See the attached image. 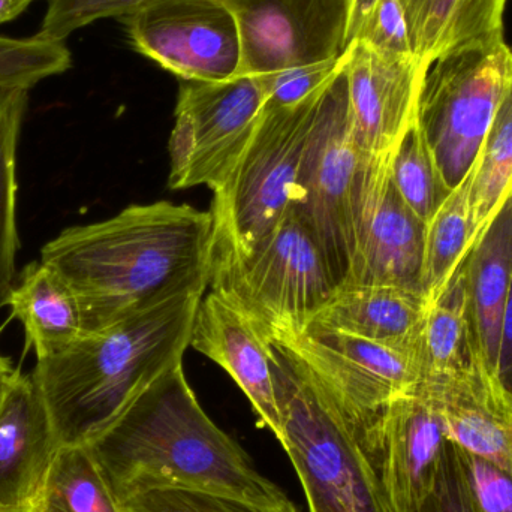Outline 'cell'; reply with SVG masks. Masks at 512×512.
<instances>
[{
	"mask_svg": "<svg viewBox=\"0 0 512 512\" xmlns=\"http://www.w3.org/2000/svg\"><path fill=\"white\" fill-rule=\"evenodd\" d=\"M512 77L505 41L442 54L421 87L417 125L448 191L465 182Z\"/></svg>",
	"mask_w": 512,
	"mask_h": 512,
	"instance_id": "7",
	"label": "cell"
},
{
	"mask_svg": "<svg viewBox=\"0 0 512 512\" xmlns=\"http://www.w3.org/2000/svg\"><path fill=\"white\" fill-rule=\"evenodd\" d=\"M512 197V77L469 173L472 248Z\"/></svg>",
	"mask_w": 512,
	"mask_h": 512,
	"instance_id": "24",
	"label": "cell"
},
{
	"mask_svg": "<svg viewBox=\"0 0 512 512\" xmlns=\"http://www.w3.org/2000/svg\"><path fill=\"white\" fill-rule=\"evenodd\" d=\"M354 41L364 42L390 56L415 57L408 21L400 0H376Z\"/></svg>",
	"mask_w": 512,
	"mask_h": 512,
	"instance_id": "32",
	"label": "cell"
},
{
	"mask_svg": "<svg viewBox=\"0 0 512 512\" xmlns=\"http://www.w3.org/2000/svg\"><path fill=\"white\" fill-rule=\"evenodd\" d=\"M427 307L423 292L414 289L340 286L310 324L388 345H417Z\"/></svg>",
	"mask_w": 512,
	"mask_h": 512,
	"instance_id": "20",
	"label": "cell"
},
{
	"mask_svg": "<svg viewBox=\"0 0 512 512\" xmlns=\"http://www.w3.org/2000/svg\"><path fill=\"white\" fill-rule=\"evenodd\" d=\"M29 512H123L87 445L60 447Z\"/></svg>",
	"mask_w": 512,
	"mask_h": 512,
	"instance_id": "25",
	"label": "cell"
},
{
	"mask_svg": "<svg viewBox=\"0 0 512 512\" xmlns=\"http://www.w3.org/2000/svg\"><path fill=\"white\" fill-rule=\"evenodd\" d=\"M382 512H421L438 480L448 439L435 402L417 388L358 427Z\"/></svg>",
	"mask_w": 512,
	"mask_h": 512,
	"instance_id": "12",
	"label": "cell"
},
{
	"mask_svg": "<svg viewBox=\"0 0 512 512\" xmlns=\"http://www.w3.org/2000/svg\"><path fill=\"white\" fill-rule=\"evenodd\" d=\"M15 372H17V369L12 366V361L0 354V405H2L3 397H5L6 390H8Z\"/></svg>",
	"mask_w": 512,
	"mask_h": 512,
	"instance_id": "38",
	"label": "cell"
},
{
	"mask_svg": "<svg viewBox=\"0 0 512 512\" xmlns=\"http://www.w3.org/2000/svg\"><path fill=\"white\" fill-rule=\"evenodd\" d=\"M122 20L132 48L182 81L240 74L239 27L222 0H147Z\"/></svg>",
	"mask_w": 512,
	"mask_h": 512,
	"instance_id": "11",
	"label": "cell"
},
{
	"mask_svg": "<svg viewBox=\"0 0 512 512\" xmlns=\"http://www.w3.org/2000/svg\"><path fill=\"white\" fill-rule=\"evenodd\" d=\"M328 81L291 107H264L245 149L212 189L213 254L251 251L292 212Z\"/></svg>",
	"mask_w": 512,
	"mask_h": 512,
	"instance_id": "5",
	"label": "cell"
},
{
	"mask_svg": "<svg viewBox=\"0 0 512 512\" xmlns=\"http://www.w3.org/2000/svg\"><path fill=\"white\" fill-rule=\"evenodd\" d=\"M209 285L267 339L303 330L337 291L324 256L294 212L251 251L212 254Z\"/></svg>",
	"mask_w": 512,
	"mask_h": 512,
	"instance_id": "6",
	"label": "cell"
},
{
	"mask_svg": "<svg viewBox=\"0 0 512 512\" xmlns=\"http://www.w3.org/2000/svg\"><path fill=\"white\" fill-rule=\"evenodd\" d=\"M510 48H511V53H512V47H510Z\"/></svg>",
	"mask_w": 512,
	"mask_h": 512,
	"instance_id": "39",
	"label": "cell"
},
{
	"mask_svg": "<svg viewBox=\"0 0 512 512\" xmlns=\"http://www.w3.org/2000/svg\"><path fill=\"white\" fill-rule=\"evenodd\" d=\"M498 375L505 387L512 391V283L507 306H505L504 319H502Z\"/></svg>",
	"mask_w": 512,
	"mask_h": 512,
	"instance_id": "35",
	"label": "cell"
},
{
	"mask_svg": "<svg viewBox=\"0 0 512 512\" xmlns=\"http://www.w3.org/2000/svg\"><path fill=\"white\" fill-rule=\"evenodd\" d=\"M26 89H0V310L15 285L18 249L17 146L27 107Z\"/></svg>",
	"mask_w": 512,
	"mask_h": 512,
	"instance_id": "26",
	"label": "cell"
},
{
	"mask_svg": "<svg viewBox=\"0 0 512 512\" xmlns=\"http://www.w3.org/2000/svg\"><path fill=\"white\" fill-rule=\"evenodd\" d=\"M201 298H171L36 360L30 375L60 447L89 444L159 376L183 364Z\"/></svg>",
	"mask_w": 512,
	"mask_h": 512,
	"instance_id": "3",
	"label": "cell"
},
{
	"mask_svg": "<svg viewBox=\"0 0 512 512\" xmlns=\"http://www.w3.org/2000/svg\"><path fill=\"white\" fill-rule=\"evenodd\" d=\"M477 352L469 324L463 261L438 300L427 307L418 339L420 385L439 384L457 375L469 366Z\"/></svg>",
	"mask_w": 512,
	"mask_h": 512,
	"instance_id": "23",
	"label": "cell"
},
{
	"mask_svg": "<svg viewBox=\"0 0 512 512\" xmlns=\"http://www.w3.org/2000/svg\"><path fill=\"white\" fill-rule=\"evenodd\" d=\"M472 249L469 218V176L457 186L427 224L423 288L427 303L438 300Z\"/></svg>",
	"mask_w": 512,
	"mask_h": 512,
	"instance_id": "27",
	"label": "cell"
},
{
	"mask_svg": "<svg viewBox=\"0 0 512 512\" xmlns=\"http://www.w3.org/2000/svg\"><path fill=\"white\" fill-rule=\"evenodd\" d=\"M457 450L478 511L512 512L511 475L483 457L475 456L459 447Z\"/></svg>",
	"mask_w": 512,
	"mask_h": 512,
	"instance_id": "34",
	"label": "cell"
},
{
	"mask_svg": "<svg viewBox=\"0 0 512 512\" xmlns=\"http://www.w3.org/2000/svg\"><path fill=\"white\" fill-rule=\"evenodd\" d=\"M465 271L472 340L498 375L502 319L512 283V197L466 256Z\"/></svg>",
	"mask_w": 512,
	"mask_h": 512,
	"instance_id": "19",
	"label": "cell"
},
{
	"mask_svg": "<svg viewBox=\"0 0 512 512\" xmlns=\"http://www.w3.org/2000/svg\"><path fill=\"white\" fill-rule=\"evenodd\" d=\"M508 0H400L414 56L430 68L442 54L484 42L505 41Z\"/></svg>",
	"mask_w": 512,
	"mask_h": 512,
	"instance_id": "22",
	"label": "cell"
},
{
	"mask_svg": "<svg viewBox=\"0 0 512 512\" xmlns=\"http://www.w3.org/2000/svg\"><path fill=\"white\" fill-rule=\"evenodd\" d=\"M376 0H352L351 18H349L348 27V41H346V48L354 41L358 29L363 24L364 18L369 14L370 9L375 5Z\"/></svg>",
	"mask_w": 512,
	"mask_h": 512,
	"instance_id": "36",
	"label": "cell"
},
{
	"mask_svg": "<svg viewBox=\"0 0 512 512\" xmlns=\"http://www.w3.org/2000/svg\"><path fill=\"white\" fill-rule=\"evenodd\" d=\"M119 504L153 490H197L295 507L204 412L183 364L159 376L87 444Z\"/></svg>",
	"mask_w": 512,
	"mask_h": 512,
	"instance_id": "2",
	"label": "cell"
},
{
	"mask_svg": "<svg viewBox=\"0 0 512 512\" xmlns=\"http://www.w3.org/2000/svg\"><path fill=\"white\" fill-rule=\"evenodd\" d=\"M351 6H352V0H351Z\"/></svg>",
	"mask_w": 512,
	"mask_h": 512,
	"instance_id": "40",
	"label": "cell"
},
{
	"mask_svg": "<svg viewBox=\"0 0 512 512\" xmlns=\"http://www.w3.org/2000/svg\"><path fill=\"white\" fill-rule=\"evenodd\" d=\"M189 346L227 370L246 394L259 424L280 436V418L270 366V340L239 307L210 292L201 298Z\"/></svg>",
	"mask_w": 512,
	"mask_h": 512,
	"instance_id": "17",
	"label": "cell"
},
{
	"mask_svg": "<svg viewBox=\"0 0 512 512\" xmlns=\"http://www.w3.org/2000/svg\"><path fill=\"white\" fill-rule=\"evenodd\" d=\"M47 11L38 36L65 42L72 33L104 18H123L147 0H45Z\"/></svg>",
	"mask_w": 512,
	"mask_h": 512,
	"instance_id": "31",
	"label": "cell"
},
{
	"mask_svg": "<svg viewBox=\"0 0 512 512\" xmlns=\"http://www.w3.org/2000/svg\"><path fill=\"white\" fill-rule=\"evenodd\" d=\"M123 512H298L297 507H262L231 496L197 490H153L122 504Z\"/></svg>",
	"mask_w": 512,
	"mask_h": 512,
	"instance_id": "30",
	"label": "cell"
},
{
	"mask_svg": "<svg viewBox=\"0 0 512 512\" xmlns=\"http://www.w3.org/2000/svg\"><path fill=\"white\" fill-rule=\"evenodd\" d=\"M391 159L367 158L360 153L354 252L342 286L387 285L423 292L427 225L394 188Z\"/></svg>",
	"mask_w": 512,
	"mask_h": 512,
	"instance_id": "14",
	"label": "cell"
},
{
	"mask_svg": "<svg viewBox=\"0 0 512 512\" xmlns=\"http://www.w3.org/2000/svg\"><path fill=\"white\" fill-rule=\"evenodd\" d=\"M390 176L400 198L426 225L451 194L439 174L417 120L391 159Z\"/></svg>",
	"mask_w": 512,
	"mask_h": 512,
	"instance_id": "28",
	"label": "cell"
},
{
	"mask_svg": "<svg viewBox=\"0 0 512 512\" xmlns=\"http://www.w3.org/2000/svg\"><path fill=\"white\" fill-rule=\"evenodd\" d=\"M60 445L33 381L17 369L0 405V512H29Z\"/></svg>",
	"mask_w": 512,
	"mask_h": 512,
	"instance_id": "18",
	"label": "cell"
},
{
	"mask_svg": "<svg viewBox=\"0 0 512 512\" xmlns=\"http://www.w3.org/2000/svg\"><path fill=\"white\" fill-rule=\"evenodd\" d=\"M360 152L352 137L345 53L325 87L307 143L292 212L309 231L337 288L351 267L354 204Z\"/></svg>",
	"mask_w": 512,
	"mask_h": 512,
	"instance_id": "8",
	"label": "cell"
},
{
	"mask_svg": "<svg viewBox=\"0 0 512 512\" xmlns=\"http://www.w3.org/2000/svg\"><path fill=\"white\" fill-rule=\"evenodd\" d=\"M268 340L277 441L297 472L309 512H382L357 424L291 349Z\"/></svg>",
	"mask_w": 512,
	"mask_h": 512,
	"instance_id": "4",
	"label": "cell"
},
{
	"mask_svg": "<svg viewBox=\"0 0 512 512\" xmlns=\"http://www.w3.org/2000/svg\"><path fill=\"white\" fill-rule=\"evenodd\" d=\"M71 51L65 42L38 35L26 39L0 36V89L30 90L39 81L71 68Z\"/></svg>",
	"mask_w": 512,
	"mask_h": 512,
	"instance_id": "29",
	"label": "cell"
},
{
	"mask_svg": "<svg viewBox=\"0 0 512 512\" xmlns=\"http://www.w3.org/2000/svg\"><path fill=\"white\" fill-rule=\"evenodd\" d=\"M236 18L243 74L336 62L346 51L351 0H222Z\"/></svg>",
	"mask_w": 512,
	"mask_h": 512,
	"instance_id": "13",
	"label": "cell"
},
{
	"mask_svg": "<svg viewBox=\"0 0 512 512\" xmlns=\"http://www.w3.org/2000/svg\"><path fill=\"white\" fill-rule=\"evenodd\" d=\"M427 71L415 57L390 56L361 41L346 48L349 123L361 155L393 158L417 120Z\"/></svg>",
	"mask_w": 512,
	"mask_h": 512,
	"instance_id": "15",
	"label": "cell"
},
{
	"mask_svg": "<svg viewBox=\"0 0 512 512\" xmlns=\"http://www.w3.org/2000/svg\"><path fill=\"white\" fill-rule=\"evenodd\" d=\"M212 254L210 212L158 201L66 228L42 248L41 261L71 286L86 334L179 295L204 294Z\"/></svg>",
	"mask_w": 512,
	"mask_h": 512,
	"instance_id": "1",
	"label": "cell"
},
{
	"mask_svg": "<svg viewBox=\"0 0 512 512\" xmlns=\"http://www.w3.org/2000/svg\"><path fill=\"white\" fill-rule=\"evenodd\" d=\"M12 316L23 325L36 360L54 357L84 334L80 304L71 286L50 265L30 262L8 298Z\"/></svg>",
	"mask_w": 512,
	"mask_h": 512,
	"instance_id": "21",
	"label": "cell"
},
{
	"mask_svg": "<svg viewBox=\"0 0 512 512\" xmlns=\"http://www.w3.org/2000/svg\"><path fill=\"white\" fill-rule=\"evenodd\" d=\"M418 388L435 402L448 441L512 477V391L480 352L457 375Z\"/></svg>",
	"mask_w": 512,
	"mask_h": 512,
	"instance_id": "16",
	"label": "cell"
},
{
	"mask_svg": "<svg viewBox=\"0 0 512 512\" xmlns=\"http://www.w3.org/2000/svg\"><path fill=\"white\" fill-rule=\"evenodd\" d=\"M265 93L254 75L182 81L170 137V188H215L254 134Z\"/></svg>",
	"mask_w": 512,
	"mask_h": 512,
	"instance_id": "9",
	"label": "cell"
},
{
	"mask_svg": "<svg viewBox=\"0 0 512 512\" xmlns=\"http://www.w3.org/2000/svg\"><path fill=\"white\" fill-rule=\"evenodd\" d=\"M271 339L318 376L358 427L421 384L418 343L388 345L313 324Z\"/></svg>",
	"mask_w": 512,
	"mask_h": 512,
	"instance_id": "10",
	"label": "cell"
},
{
	"mask_svg": "<svg viewBox=\"0 0 512 512\" xmlns=\"http://www.w3.org/2000/svg\"><path fill=\"white\" fill-rule=\"evenodd\" d=\"M33 0H0V24L17 18Z\"/></svg>",
	"mask_w": 512,
	"mask_h": 512,
	"instance_id": "37",
	"label": "cell"
},
{
	"mask_svg": "<svg viewBox=\"0 0 512 512\" xmlns=\"http://www.w3.org/2000/svg\"><path fill=\"white\" fill-rule=\"evenodd\" d=\"M340 57L336 62L318 63L286 69L276 74L256 77L265 93L264 107H291L304 101L307 96L324 86L331 75L339 68Z\"/></svg>",
	"mask_w": 512,
	"mask_h": 512,
	"instance_id": "33",
	"label": "cell"
}]
</instances>
